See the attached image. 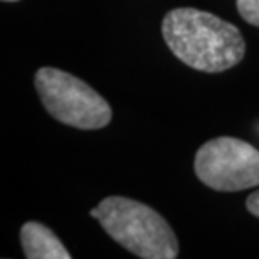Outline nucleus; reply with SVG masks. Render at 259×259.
Masks as SVG:
<instances>
[{
    "label": "nucleus",
    "mask_w": 259,
    "mask_h": 259,
    "mask_svg": "<svg viewBox=\"0 0 259 259\" xmlns=\"http://www.w3.org/2000/svg\"><path fill=\"white\" fill-rule=\"evenodd\" d=\"M162 34L175 58L197 71H227L246 54L244 37L234 24L199 9L168 10Z\"/></svg>",
    "instance_id": "nucleus-1"
},
{
    "label": "nucleus",
    "mask_w": 259,
    "mask_h": 259,
    "mask_svg": "<svg viewBox=\"0 0 259 259\" xmlns=\"http://www.w3.org/2000/svg\"><path fill=\"white\" fill-rule=\"evenodd\" d=\"M101 227L125 249L142 259H174L179 239L168 222L143 202L111 195L100 202Z\"/></svg>",
    "instance_id": "nucleus-2"
},
{
    "label": "nucleus",
    "mask_w": 259,
    "mask_h": 259,
    "mask_svg": "<svg viewBox=\"0 0 259 259\" xmlns=\"http://www.w3.org/2000/svg\"><path fill=\"white\" fill-rule=\"evenodd\" d=\"M34 84L51 116L77 130H100L111 121V106L79 77L56 67H40Z\"/></svg>",
    "instance_id": "nucleus-3"
},
{
    "label": "nucleus",
    "mask_w": 259,
    "mask_h": 259,
    "mask_svg": "<svg viewBox=\"0 0 259 259\" xmlns=\"http://www.w3.org/2000/svg\"><path fill=\"white\" fill-rule=\"evenodd\" d=\"M194 170L202 184L219 192L259 185V150L244 140L219 137L197 150Z\"/></svg>",
    "instance_id": "nucleus-4"
},
{
    "label": "nucleus",
    "mask_w": 259,
    "mask_h": 259,
    "mask_svg": "<svg viewBox=\"0 0 259 259\" xmlns=\"http://www.w3.org/2000/svg\"><path fill=\"white\" fill-rule=\"evenodd\" d=\"M20 242L27 259H71L59 237L39 222H25L20 229Z\"/></svg>",
    "instance_id": "nucleus-5"
},
{
    "label": "nucleus",
    "mask_w": 259,
    "mask_h": 259,
    "mask_svg": "<svg viewBox=\"0 0 259 259\" xmlns=\"http://www.w3.org/2000/svg\"><path fill=\"white\" fill-rule=\"evenodd\" d=\"M237 12L247 24L259 27V0H236Z\"/></svg>",
    "instance_id": "nucleus-6"
},
{
    "label": "nucleus",
    "mask_w": 259,
    "mask_h": 259,
    "mask_svg": "<svg viewBox=\"0 0 259 259\" xmlns=\"http://www.w3.org/2000/svg\"><path fill=\"white\" fill-rule=\"evenodd\" d=\"M246 209L249 210V214H252L254 217H259V190L252 192L246 199Z\"/></svg>",
    "instance_id": "nucleus-7"
},
{
    "label": "nucleus",
    "mask_w": 259,
    "mask_h": 259,
    "mask_svg": "<svg viewBox=\"0 0 259 259\" xmlns=\"http://www.w3.org/2000/svg\"><path fill=\"white\" fill-rule=\"evenodd\" d=\"M90 215L98 219V217H100V207H93V209L90 210Z\"/></svg>",
    "instance_id": "nucleus-8"
},
{
    "label": "nucleus",
    "mask_w": 259,
    "mask_h": 259,
    "mask_svg": "<svg viewBox=\"0 0 259 259\" xmlns=\"http://www.w3.org/2000/svg\"><path fill=\"white\" fill-rule=\"evenodd\" d=\"M2 2H17V0H2Z\"/></svg>",
    "instance_id": "nucleus-9"
}]
</instances>
